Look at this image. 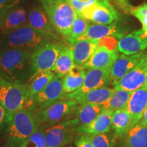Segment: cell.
Wrapping results in <instances>:
<instances>
[{
    "instance_id": "obj_27",
    "label": "cell",
    "mask_w": 147,
    "mask_h": 147,
    "mask_svg": "<svg viewBox=\"0 0 147 147\" xmlns=\"http://www.w3.org/2000/svg\"><path fill=\"white\" fill-rule=\"evenodd\" d=\"M55 74L52 70H48L38 74L35 78L27 84V101L25 108L29 105L34 97L40 93L46 86L53 80Z\"/></svg>"
},
{
    "instance_id": "obj_25",
    "label": "cell",
    "mask_w": 147,
    "mask_h": 147,
    "mask_svg": "<svg viewBox=\"0 0 147 147\" xmlns=\"http://www.w3.org/2000/svg\"><path fill=\"white\" fill-rule=\"evenodd\" d=\"M132 126V117L126 107L121 108L113 113L111 129L117 138L122 137Z\"/></svg>"
},
{
    "instance_id": "obj_3",
    "label": "cell",
    "mask_w": 147,
    "mask_h": 147,
    "mask_svg": "<svg viewBox=\"0 0 147 147\" xmlns=\"http://www.w3.org/2000/svg\"><path fill=\"white\" fill-rule=\"evenodd\" d=\"M60 38L47 32L38 30L29 25H23L4 36L3 46L6 49H19L34 51L42 45Z\"/></svg>"
},
{
    "instance_id": "obj_34",
    "label": "cell",
    "mask_w": 147,
    "mask_h": 147,
    "mask_svg": "<svg viewBox=\"0 0 147 147\" xmlns=\"http://www.w3.org/2000/svg\"><path fill=\"white\" fill-rule=\"evenodd\" d=\"M12 116L0 103V131H2L5 128H8Z\"/></svg>"
},
{
    "instance_id": "obj_1",
    "label": "cell",
    "mask_w": 147,
    "mask_h": 147,
    "mask_svg": "<svg viewBox=\"0 0 147 147\" xmlns=\"http://www.w3.org/2000/svg\"><path fill=\"white\" fill-rule=\"evenodd\" d=\"M32 51L6 49L0 53V76L9 81L29 83Z\"/></svg>"
},
{
    "instance_id": "obj_10",
    "label": "cell",
    "mask_w": 147,
    "mask_h": 147,
    "mask_svg": "<svg viewBox=\"0 0 147 147\" xmlns=\"http://www.w3.org/2000/svg\"><path fill=\"white\" fill-rule=\"evenodd\" d=\"M64 97L63 78L55 75L53 80L34 97L25 108H31L38 111L63 100Z\"/></svg>"
},
{
    "instance_id": "obj_20",
    "label": "cell",
    "mask_w": 147,
    "mask_h": 147,
    "mask_svg": "<svg viewBox=\"0 0 147 147\" xmlns=\"http://www.w3.org/2000/svg\"><path fill=\"white\" fill-rule=\"evenodd\" d=\"M116 23L110 25L90 24L86 32L77 40L84 39L100 40L109 36L115 37L117 39H121L123 37L124 33Z\"/></svg>"
},
{
    "instance_id": "obj_12",
    "label": "cell",
    "mask_w": 147,
    "mask_h": 147,
    "mask_svg": "<svg viewBox=\"0 0 147 147\" xmlns=\"http://www.w3.org/2000/svg\"><path fill=\"white\" fill-rule=\"evenodd\" d=\"M147 74V51H144L138 63L122 78L113 80L115 90H125L134 91L142 87L145 82Z\"/></svg>"
},
{
    "instance_id": "obj_14",
    "label": "cell",
    "mask_w": 147,
    "mask_h": 147,
    "mask_svg": "<svg viewBox=\"0 0 147 147\" xmlns=\"http://www.w3.org/2000/svg\"><path fill=\"white\" fill-rule=\"evenodd\" d=\"M28 12L21 5L0 9V32L5 36L27 24Z\"/></svg>"
},
{
    "instance_id": "obj_4",
    "label": "cell",
    "mask_w": 147,
    "mask_h": 147,
    "mask_svg": "<svg viewBox=\"0 0 147 147\" xmlns=\"http://www.w3.org/2000/svg\"><path fill=\"white\" fill-rule=\"evenodd\" d=\"M55 30L68 40L71 27L76 16V10L67 0H40Z\"/></svg>"
},
{
    "instance_id": "obj_36",
    "label": "cell",
    "mask_w": 147,
    "mask_h": 147,
    "mask_svg": "<svg viewBox=\"0 0 147 147\" xmlns=\"http://www.w3.org/2000/svg\"><path fill=\"white\" fill-rule=\"evenodd\" d=\"M76 147H93L90 138L88 135H78L74 140Z\"/></svg>"
},
{
    "instance_id": "obj_6",
    "label": "cell",
    "mask_w": 147,
    "mask_h": 147,
    "mask_svg": "<svg viewBox=\"0 0 147 147\" xmlns=\"http://www.w3.org/2000/svg\"><path fill=\"white\" fill-rule=\"evenodd\" d=\"M63 45L57 40H54L33 51L29 83L38 74L52 69Z\"/></svg>"
},
{
    "instance_id": "obj_30",
    "label": "cell",
    "mask_w": 147,
    "mask_h": 147,
    "mask_svg": "<svg viewBox=\"0 0 147 147\" xmlns=\"http://www.w3.org/2000/svg\"><path fill=\"white\" fill-rule=\"evenodd\" d=\"M89 25V21L86 19L80 12H76V16L71 27L70 38L67 40L69 45L80 38L87 30Z\"/></svg>"
},
{
    "instance_id": "obj_40",
    "label": "cell",
    "mask_w": 147,
    "mask_h": 147,
    "mask_svg": "<svg viewBox=\"0 0 147 147\" xmlns=\"http://www.w3.org/2000/svg\"><path fill=\"white\" fill-rule=\"evenodd\" d=\"M144 87H145L146 88H147V74H146V79H145V82L144 84Z\"/></svg>"
},
{
    "instance_id": "obj_13",
    "label": "cell",
    "mask_w": 147,
    "mask_h": 147,
    "mask_svg": "<svg viewBox=\"0 0 147 147\" xmlns=\"http://www.w3.org/2000/svg\"><path fill=\"white\" fill-rule=\"evenodd\" d=\"M80 13L89 21L101 25H110L117 22L119 18L118 12L108 0H97L85 7Z\"/></svg>"
},
{
    "instance_id": "obj_37",
    "label": "cell",
    "mask_w": 147,
    "mask_h": 147,
    "mask_svg": "<svg viewBox=\"0 0 147 147\" xmlns=\"http://www.w3.org/2000/svg\"><path fill=\"white\" fill-rule=\"evenodd\" d=\"M25 0H0V9L21 5Z\"/></svg>"
},
{
    "instance_id": "obj_29",
    "label": "cell",
    "mask_w": 147,
    "mask_h": 147,
    "mask_svg": "<svg viewBox=\"0 0 147 147\" xmlns=\"http://www.w3.org/2000/svg\"><path fill=\"white\" fill-rule=\"evenodd\" d=\"M132 91L125 90H115L108 102L103 105V109L115 113L121 108L126 107Z\"/></svg>"
},
{
    "instance_id": "obj_17",
    "label": "cell",
    "mask_w": 147,
    "mask_h": 147,
    "mask_svg": "<svg viewBox=\"0 0 147 147\" xmlns=\"http://www.w3.org/2000/svg\"><path fill=\"white\" fill-rule=\"evenodd\" d=\"M27 25L33 28L59 38L57 34L58 33L55 30L50 18L43 7L35 6L28 11Z\"/></svg>"
},
{
    "instance_id": "obj_8",
    "label": "cell",
    "mask_w": 147,
    "mask_h": 147,
    "mask_svg": "<svg viewBox=\"0 0 147 147\" xmlns=\"http://www.w3.org/2000/svg\"><path fill=\"white\" fill-rule=\"evenodd\" d=\"M76 128V123L70 117L53 125L46 127L47 147H63L72 142L79 135Z\"/></svg>"
},
{
    "instance_id": "obj_28",
    "label": "cell",
    "mask_w": 147,
    "mask_h": 147,
    "mask_svg": "<svg viewBox=\"0 0 147 147\" xmlns=\"http://www.w3.org/2000/svg\"><path fill=\"white\" fill-rule=\"evenodd\" d=\"M115 91V89L114 88L111 89L107 87H101L88 92L77 99L76 101L78 104L87 103L103 106L108 102Z\"/></svg>"
},
{
    "instance_id": "obj_21",
    "label": "cell",
    "mask_w": 147,
    "mask_h": 147,
    "mask_svg": "<svg viewBox=\"0 0 147 147\" xmlns=\"http://www.w3.org/2000/svg\"><path fill=\"white\" fill-rule=\"evenodd\" d=\"M144 52V51H143L131 55H127L123 53L119 55L110 68V74L112 80H119L129 72L138 63Z\"/></svg>"
},
{
    "instance_id": "obj_18",
    "label": "cell",
    "mask_w": 147,
    "mask_h": 147,
    "mask_svg": "<svg viewBox=\"0 0 147 147\" xmlns=\"http://www.w3.org/2000/svg\"><path fill=\"white\" fill-rule=\"evenodd\" d=\"M99 41L100 40L84 39L76 40L71 43L70 45L73 50L75 65L83 67L96 51Z\"/></svg>"
},
{
    "instance_id": "obj_32",
    "label": "cell",
    "mask_w": 147,
    "mask_h": 147,
    "mask_svg": "<svg viewBox=\"0 0 147 147\" xmlns=\"http://www.w3.org/2000/svg\"><path fill=\"white\" fill-rule=\"evenodd\" d=\"M90 138L93 147H115L116 138L114 134L109 132L96 135H88Z\"/></svg>"
},
{
    "instance_id": "obj_22",
    "label": "cell",
    "mask_w": 147,
    "mask_h": 147,
    "mask_svg": "<svg viewBox=\"0 0 147 147\" xmlns=\"http://www.w3.org/2000/svg\"><path fill=\"white\" fill-rule=\"evenodd\" d=\"M103 110V106L92 104H78L76 110L74 111L73 121L76 123L77 127L87 125L97 117Z\"/></svg>"
},
{
    "instance_id": "obj_23",
    "label": "cell",
    "mask_w": 147,
    "mask_h": 147,
    "mask_svg": "<svg viewBox=\"0 0 147 147\" xmlns=\"http://www.w3.org/2000/svg\"><path fill=\"white\" fill-rule=\"evenodd\" d=\"M121 138L122 147H147V126L137 123Z\"/></svg>"
},
{
    "instance_id": "obj_41",
    "label": "cell",
    "mask_w": 147,
    "mask_h": 147,
    "mask_svg": "<svg viewBox=\"0 0 147 147\" xmlns=\"http://www.w3.org/2000/svg\"><path fill=\"white\" fill-rule=\"evenodd\" d=\"M63 147H71V146H63Z\"/></svg>"
},
{
    "instance_id": "obj_7",
    "label": "cell",
    "mask_w": 147,
    "mask_h": 147,
    "mask_svg": "<svg viewBox=\"0 0 147 147\" xmlns=\"http://www.w3.org/2000/svg\"><path fill=\"white\" fill-rule=\"evenodd\" d=\"M118 40L115 37L109 36L99 41V45L89 61L84 65V69H110L119 57Z\"/></svg>"
},
{
    "instance_id": "obj_5",
    "label": "cell",
    "mask_w": 147,
    "mask_h": 147,
    "mask_svg": "<svg viewBox=\"0 0 147 147\" xmlns=\"http://www.w3.org/2000/svg\"><path fill=\"white\" fill-rule=\"evenodd\" d=\"M27 97L26 84L9 81L0 76V103L12 117L25 108Z\"/></svg>"
},
{
    "instance_id": "obj_15",
    "label": "cell",
    "mask_w": 147,
    "mask_h": 147,
    "mask_svg": "<svg viewBox=\"0 0 147 147\" xmlns=\"http://www.w3.org/2000/svg\"><path fill=\"white\" fill-rule=\"evenodd\" d=\"M146 49L147 37L143 34L142 29L123 36L118 41L119 51L127 55L137 54Z\"/></svg>"
},
{
    "instance_id": "obj_35",
    "label": "cell",
    "mask_w": 147,
    "mask_h": 147,
    "mask_svg": "<svg viewBox=\"0 0 147 147\" xmlns=\"http://www.w3.org/2000/svg\"><path fill=\"white\" fill-rule=\"evenodd\" d=\"M97 0H67L76 12H80L85 7L95 2Z\"/></svg>"
},
{
    "instance_id": "obj_19",
    "label": "cell",
    "mask_w": 147,
    "mask_h": 147,
    "mask_svg": "<svg viewBox=\"0 0 147 147\" xmlns=\"http://www.w3.org/2000/svg\"><path fill=\"white\" fill-rule=\"evenodd\" d=\"M113 112L103 109L97 117L87 125L78 127L76 128L77 133L79 135H96L109 132L111 129Z\"/></svg>"
},
{
    "instance_id": "obj_11",
    "label": "cell",
    "mask_w": 147,
    "mask_h": 147,
    "mask_svg": "<svg viewBox=\"0 0 147 147\" xmlns=\"http://www.w3.org/2000/svg\"><path fill=\"white\" fill-rule=\"evenodd\" d=\"M110 71V69H86L85 78L81 87L72 93L65 95L64 98L76 100L92 90L106 87L112 80Z\"/></svg>"
},
{
    "instance_id": "obj_16",
    "label": "cell",
    "mask_w": 147,
    "mask_h": 147,
    "mask_svg": "<svg viewBox=\"0 0 147 147\" xmlns=\"http://www.w3.org/2000/svg\"><path fill=\"white\" fill-rule=\"evenodd\" d=\"M147 106V88L144 86L132 91L126 109L132 117V125L138 123Z\"/></svg>"
},
{
    "instance_id": "obj_2",
    "label": "cell",
    "mask_w": 147,
    "mask_h": 147,
    "mask_svg": "<svg viewBox=\"0 0 147 147\" xmlns=\"http://www.w3.org/2000/svg\"><path fill=\"white\" fill-rule=\"evenodd\" d=\"M40 125L36 110L31 108L18 110L7 128V144L9 147H21Z\"/></svg>"
},
{
    "instance_id": "obj_24",
    "label": "cell",
    "mask_w": 147,
    "mask_h": 147,
    "mask_svg": "<svg viewBox=\"0 0 147 147\" xmlns=\"http://www.w3.org/2000/svg\"><path fill=\"white\" fill-rule=\"evenodd\" d=\"M74 65V57L72 48L63 45L51 70L57 76L63 78Z\"/></svg>"
},
{
    "instance_id": "obj_38",
    "label": "cell",
    "mask_w": 147,
    "mask_h": 147,
    "mask_svg": "<svg viewBox=\"0 0 147 147\" xmlns=\"http://www.w3.org/2000/svg\"><path fill=\"white\" fill-rule=\"evenodd\" d=\"M115 1L123 10L129 13L132 7L129 3V0H115Z\"/></svg>"
},
{
    "instance_id": "obj_31",
    "label": "cell",
    "mask_w": 147,
    "mask_h": 147,
    "mask_svg": "<svg viewBox=\"0 0 147 147\" xmlns=\"http://www.w3.org/2000/svg\"><path fill=\"white\" fill-rule=\"evenodd\" d=\"M21 147H47L45 127L41 125L23 142Z\"/></svg>"
},
{
    "instance_id": "obj_9",
    "label": "cell",
    "mask_w": 147,
    "mask_h": 147,
    "mask_svg": "<svg viewBox=\"0 0 147 147\" xmlns=\"http://www.w3.org/2000/svg\"><path fill=\"white\" fill-rule=\"evenodd\" d=\"M78 105L76 100L64 98L44 109L38 110L36 113L40 124L46 127L68 118Z\"/></svg>"
},
{
    "instance_id": "obj_33",
    "label": "cell",
    "mask_w": 147,
    "mask_h": 147,
    "mask_svg": "<svg viewBox=\"0 0 147 147\" xmlns=\"http://www.w3.org/2000/svg\"><path fill=\"white\" fill-rule=\"evenodd\" d=\"M129 13L139 20L142 25L143 34L147 37V3L144 2L137 7H131Z\"/></svg>"
},
{
    "instance_id": "obj_39",
    "label": "cell",
    "mask_w": 147,
    "mask_h": 147,
    "mask_svg": "<svg viewBox=\"0 0 147 147\" xmlns=\"http://www.w3.org/2000/svg\"><path fill=\"white\" fill-rule=\"evenodd\" d=\"M138 123L144 126H147V106L146 108H145L144 113H143L142 117H141L140 121Z\"/></svg>"
},
{
    "instance_id": "obj_26",
    "label": "cell",
    "mask_w": 147,
    "mask_h": 147,
    "mask_svg": "<svg viewBox=\"0 0 147 147\" xmlns=\"http://www.w3.org/2000/svg\"><path fill=\"white\" fill-rule=\"evenodd\" d=\"M86 75V69L74 65L63 78L64 94L67 95L78 89L83 83Z\"/></svg>"
}]
</instances>
